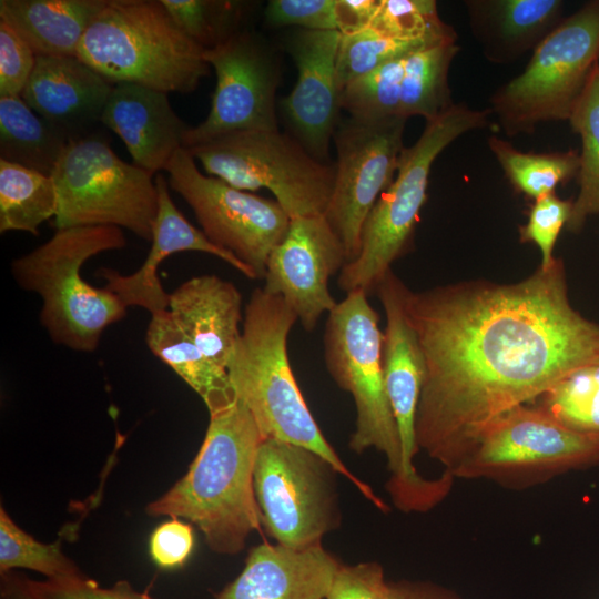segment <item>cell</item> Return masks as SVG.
I'll use <instances>...</instances> for the list:
<instances>
[{"label":"cell","mask_w":599,"mask_h":599,"mask_svg":"<svg viewBox=\"0 0 599 599\" xmlns=\"http://www.w3.org/2000/svg\"><path fill=\"white\" fill-rule=\"evenodd\" d=\"M488 146L512 187L534 199L555 193L558 185L578 175L579 154L567 152H521L506 140L491 135Z\"/></svg>","instance_id":"obj_31"},{"label":"cell","mask_w":599,"mask_h":599,"mask_svg":"<svg viewBox=\"0 0 599 599\" xmlns=\"http://www.w3.org/2000/svg\"><path fill=\"white\" fill-rule=\"evenodd\" d=\"M69 139L20 95L0 98V159L51 175Z\"/></svg>","instance_id":"obj_27"},{"label":"cell","mask_w":599,"mask_h":599,"mask_svg":"<svg viewBox=\"0 0 599 599\" xmlns=\"http://www.w3.org/2000/svg\"><path fill=\"white\" fill-rule=\"evenodd\" d=\"M599 55V1L564 19L534 50L525 70L490 98L507 135L568 121Z\"/></svg>","instance_id":"obj_9"},{"label":"cell","mask_w":599,"mask_h":599,"mask_svg":"<svg viewBox=\"0 0 599 599\" xmlns=\"http://www.w3.org/2000/svg\"><path fill=\"white\" fill-rule=\"evenodd\" d=\"M407 286L390 270L376 287L386 326L383 333V370L390 407L396 420L402 450V483L392 499L403 511H426L449 493L454 478L444 473L425 479L413 465L418 451L415 419L424 379V358L406 308Z\"/></svg>","instance_id":"obj_14"},{"label":"cell","mask_w":599,"mask_h":599,"mask_svg":"<svg viewBox=\"0 0 599 599\" xmlns=\"http://www.w3.org/2000/svg\"><path fill=\"white\" fill-rule=\"evenodd\" d=\"M339 565L322 544L303 549L262 544L215 599H325Z\"/></svg>","instance_id":"obj_22"},{"label":"cell","mask_w":599,"mask_h":599,"mask_svg":"<svg viewBox=\"0 0 599 599\" xmlns=\"http://www.w3.org/2000/svg\"><path fill=\"white\" fill-rule=\"evenodd\" d=\"M112 88L78 57L38 55L21 98L71 141L97 131Z\"/></svg>","instance_id":"obj_20"},{"label":"cell","mask_w":599,"mask_h":599,"mask_svg":"<svg viewBox=\"0 0 599 599\" xmlns=\"http://www.w3.org/2000/svg\"><path fill=\"white\" fill-rule=\"evenodd\" d=\"M459 50L456 42L443 43L405 57L399 118L408 120L418 115L427 122L438 118L454 104L448 73Z\"/></svg>","instance_id":"obj_28"},{"label":"cell","mask_w":599,"mask_h":599,"mask_svg":"<svg viewBox=\"0 0 599 599\" xmlns=\"http://www.w3.org/2000/svg\"><path fill=\"white\" fill-rule=\"evenodd\" d=\"M346 263L344 245L324 214L292 219L268 256L263 288L281 296L311 332L336 306L328 281Z\"/></svg>","instance_id":"obj_17"},{"label":"cell","mask_w":599,"mask_h":599,"mask_svg":"<svg viewBox=\"0 0 599 599\" xmlns=\"http://www.w3.org/2000/svg\"><path fill=\"white\" fill-rule=\"evenodd\" d=\"M405 57L388 61L351 82L341 93V108L351 118L359 120L399 118Z\"/></svg>","instance_id":"obj_35"},{"label":"cell","mask_w":599,"mask_h":599,"mask_svg":"<svg viewBox=\"0 0 599 599\" xmlns=\"http://www.w3.org/2000/svg\"><path fill=\"white\" fill-rule=\"evenodd\" d=\"M264 13L266 22L273 27L337 30L336 0H272Z\"/></svg>","instance_id":"obj_40"},{"label":"cell","mask_w":599,"mask_h":599,"mask_svg":"<svg viewBox=\"0 0 599 599\" xmlns=\"http://www.w3.org/2000/svg\"><path fill=\"white\" fill-rule=\"evenodd\" d=\"M405 308L425 368L417 446L449 473L501 415L599 363V323L572 306L561 258L515 283L407 287Z\"/></svg>","instance_id":"obj_1"},{"label":"cell","mask_w":599,"mask_h":599,"mask_svg":"<svg viewBox=\"0 0 599 599\" xmlns=\"http://www.w3.org/2000/svg\"><path fill=\"white\" fill-rule=\"evenodd\" d=\"M16 568L42 573L48 580H72L85 577L61 548L60 540L43 544L21 529L0 507V573Z\"/></svg>","instance_id":"obj_32"},{"label":"cell","mask_w":599,"mask_h":599,"mask_svg":"<svg viewBox=\"0 0 599 599\" xmlns=\"http://www.w3.org/2000/svg\"><path fill=\"white\" fill-rule=\"evenodd\" d=\"M204 59L215 71L216 85L207 116L185 133V149L234 132L278 130L280 67L257 34L245 29L204 50Z\"/></svg>","instance_id":"obj_16"},{"label":"cell","mask_w":599,"mask_h":599,"mask_svg":"<svg viewBox=\"0 0 599 599\" xmlns=\"http://www.w3.org/2000/svg\"><path fill=\"white\" fill-rule=\"evenodd\" d=\"M159 202L153 226L152 245L143 264L132 274L123 275L112 268H101L98 276L105 280V286L126 306H138L151 315L169 309L170 294L163 288L158 276L159 266L167 256L197 251L214 255L248 278L256 280L254 272L232 253L213 244L193 226L181 213L169 192V181L162 173L155 175Z\"/></svg>","instance_id":"obj_19"},{"label":"cell","mask_w":599,"mask_h":599,"mask_svg":"<svg viewBox=\"0 0 599 599\" xmlns=\"http://www.w3.org/2000/svg\"><path fill=\"white\" fill-rule=\"evenodd\" d=\"M35 61L37 55L30 45L0 20V98L21 97Z\"/></svg>","instance_id":"obj_39"},{"label":"cell","mask_w":599,"mask_h":599,"mask_svg":"<svg viewBox=\"0 0 599 599\" xmlns=\"http://www.w3.org/2000/svg\"><path fill=\"white\" fill-rule=\"evenodd\" d=\"M406 121L349 116L334 132L337 162L324 216L341 238L347 263L358 255L364 223L395 179Z\"/></svg>","instance_id":"obj_15"},{"label":"cell","mask_w":599,"mask_h":599,"mask_svg":"<svg viewBox=\"0 0 599 599\" xmlns=\"http://www.w3.org/2000/svg\"><path fill=\"white\" fill-rule=\"evenodd\" d=\"M101 124L120 136L135 165L153 175L184 148L189 129L166 92L128 82L113 84Z\"/></svg>","instance_id":"obj_21"},{"label":"cell","mask_w":599,"mask_h":599,"mask_svg":"<svg viewBox=\"0 0 599 599\" xmlns=\"http://www.w3.org/2000/svg\"><path fill=\"white\" fill-rule=\"evenodd\" d=\"M334 468L312 450L264 438L254 463L261 524L277 544L303 549L319 545L339 525Z\"/></svg>","instance_id":"obj_11"},{"label":"cell","mask_w":599,"mask_h":599,"mask_svg":"<svg viewBox=\"0 0 599 599\" xmlns=\"http://www.w3.org/2000/svg\"><path fill=\"white\" fill-rule=\"evenodd\" d=\"M367 295L352 291L327 314L324 358L333 380L353 396L356 406L349 448L356 454L375 448L385 455L392 496L403 477L400 440L385 387L379 316Z\"/></svg>","instance_id":"obj_7"},{"label":"cell","mask_w":599,"mask_h":599,"mask_svg":"<svg viewBox=\"0 0 599 599\" xmlns=\"http://www.w3.org/2000/svg\"><path fill=\"white\" fill-rule=\"evenodd\" d=\"M573 201L562 200L555 193L534 201L528 221L519 227L521 243H534L540 251V267H548L555 261L552 255L556 241L566 227Z\"/></svg>","instance_id":"obj_38"},{"label":"cell","mask_w":599,"mask_h":599,"mask_svg":"<svg viewBox=\"0 0 599 599\" xmlns=\"http://www.w3.org/2000/svg\"><path fill=\"white\" fill-rule=\"evenodd\" d=\"M297 315L278 295L256 287L226 372L235 396L250 410L264 438L307 448L346 477L379 509L385 504L344 465L314 419L293 375L287 338Z\"/></svg>","instance_id":"obj_3"},{"label":"cell","mask_w":599,"mask_h":599,"mask_svg":"<svg viewBox=\"0 0 599 599\" xmlns=\"http://www.w3.org/2000/svg\"><path fill=\"white\" fill-rule=\"evenodd\" d=\"M106 0H1L0 20L35 55L77 57L78 47Z\"/></svg>","instance_id":"obj_25"},{"label":"cell","mask_w":599,"mask_h":599,"mask_svg":"<svg viewBox=\"0 0 599 599\" xmlns=\"http://www.w3.org/2000/svg\"><path fill=\"white\" fill-rule=\"evenodd\" d=\"M490 109L454 103L427 121L418 140L404 148L396 176L379 196L362 231L358 255L341 270L337 284L346 294L376 290L392 264L412 244L420 210L427 200L430 170L436 158L457 138L488 123Z\"/></svg>","instance_id":"obj_6"},{"label":"cell","mask_w":599,"mask_h":599,"mask_svg":"<svg viewBox=\"0 0 599 599\" xmlns=\"http://www.w3.org/2000/svg\"><path fill=\"white\" fill-rule=\"evenodd\" d=\"M341 38L338 30L301 29L288 41L297 81L283 100L284 112L296 140L319 161L327 156L342 109L336 73Z\"/></svg>","instance_id":"obj_18"},{"label":"cell","mask_w":599,"mask_h":599,"mask_svg":"<svg viewBox=\"0 0 599 599\" xmlns=\"http://www.w3.org/2000/svg\"><path fill=\"white\" fill-rule=\"evenodd\" d=\"M125 245L123 231L116 226L67 227L12 261L17 284L42 298L39 319L54 344L94 352L104 329L125 317L128 307L114 293L81 276L89 258Z\"/></svg>","instance_id":"obj_4"},{"label":"cell","mask_w":599,"mask_h":599,"mask_svg":"<svg viewBox=\"0 0 599 599\" xmlns=\"http://www.w3.org/2000/svg\"><path fill=\"white\" fill-rule=\"evenodd\" d=\"M30 586L40 599H154L139 592L128 581H118L110 588L100 587L89 577L72 580L29 579Z\"/></svg>","instance_id":"obj_42"},{"label":"cell","mask_w":599,"mask_h":599,"mask_svg":"<svg viewBox=\"0 0 599 599\" xmlns=\"http://www.w3.org/2000/svg\"><path fill=\"white\" fill-rule=\"evenodd\" d=\"M582 372L599 388V363L582 367Z\"/></svg>","instance_id":"obj_47"},{"label":"cell","mask_w":599,"mask_h":599,"mask_svg":"<svg viewBox=\"0 0 599 599\" xmlns=\"http://www.w3.org/2000/svg\"><path fill=\"white\" fill-rule=\"evenodd\" d=\"M580 135L579 193L566 229L579 233L588 217L599 214V69L597 63L568 120Z\"/></svg>","instance_id":"obj_30"},{"label":"cell","mask_w":599,"mask_h":599,"mask_svg":"<svg viewBox=\"0 0 599 599\" xmlns=\"http://www.w3.org/2000/svg\"><path fill=\"white\" fill-rule=\"evenodd\" d=\"M169 312L200 349L226 369L241 335L237 287L216 275L194 276L170 294Z\"/></svg>","instance_id":"obj_23"},{"label":"cell","mask_w":599,"mask_h":599,"mask_svg":"<svg viewBox=\"0 0 599 599\" xmlns=\"http://www.w3.org/2000/svg\"><path fill=\"white\" fill-rule=\"evenodd\" d=\"M51 176L57 230L108 225L152 240L159 202L154 175L121 160L102 132L69 141Z\"/></svg>","instance_id":"obj_8"},{"label":"cell","mask_w":599,"mask_h":599,"mask_svg":"<svg viewBox=\"0 0 599 599\" xmlns=\"http://www.w3.org/2000/svg\"><path fill=\"white\" fill-rule=\"evenodd\" d=\"M537 407L577 432L599 435V388L582 367L544 393Z\"/></svg>","instance_id":"obj_37"},{"label":"cell","mask_w":599,"mask_h":599,"mask_svg":"<svg viewBox=\"0 0 599 599\" xmlns=\"http://www.w3.org/2000/svg\"><path fill=\"white\" fill-rule=\"evenodd\" d=\"M599 464V435L577 432L527 404L493 422L451 473L459 478H539Z\"/></svg>","instance_id":"obj_12"},{"label":"cell","mask_w":599,"mask_h":599,"mask_svg":"<svg viewBox=\"0 0 599 599\" xmlns=\"http://www.w3.org/2000/svg\"><path fill=\"white\" fill-rule=\"evenodd\" d=\"M193 547V528L180 518H171L159 525L149 540L150 556L163 569L182 567L190 558Z\"/></svg>","instance_id":"obj_43"},{"label":"cell","mask_w":599,"mask_h":599,"mask_svg":"<svg viewBox=\"0 0 599 599\" xmlns=\"http://www.w3.org/2000/svg\"><path fill=\"white\" fill-rule=\"evenodd\" d=\"M390 599H461L451 591L426 582H389Z\"/></svg>","instance_id":"obj_45"},{"label":"cell","mask_w":599,"mask_h":599,"mask_svg":"<svg viewBox=\"0 0 599 599\" xmlns=\"http://www.w3.org/2000/svg\"><path fill=\"white\" fill-rule=\"evenodd\" d=\"M186 150L210 176L246 192L271 191L291 220L324 214L329 202L335 165L280 130L234 132Z\"/></svg>","instance_id":"obj_10"},{"label":"cell","mask_w":599,"mask_h":599,"mask_svg":"<svg viewBox=\"0 0 599 599\" xmlns=\"http://www.w3.org/2000/svg\"><path fill=\"white\" fill-rule=\"evenodd\" d=\"M165 172L169 186L191 206L205 236L246 264L256 280L264 278L268 256L290 226L283 207L203 174L185 148L174 154Z\"/></svg>","instance_id":"obj_13"},{"label":"cell","mask_w":599,"mask_h":599,"mask_svg":"<svg viewBox=\"0 0 599 599\" xmlns=\"http://www.w3.org/2000/svg\"><path fill=\"white\" fill-rule=\"evenodd\" d=\"M386 35L427 40L435 43L456 42V32L445 23L434 0H380L370 24Z\"/></svg>","instance_id":"obj_36"},{"label":"cell","mask_w":599,"mask_h":599,"mask_svg":"<svg viewBox=\"0 0 599 599\" xmlns=\"http://www.w3.org/2000/svg\"><path fill=\"white\" fill-rule=\"evenodd\" d=\"M325 599H390L389 582L377 562L339 565Z\"/></svg>","instance_id":"obj_41"},{"label":"cell","mask_w":599,"mask_h":599,"mask_svg":"<svg viewBox=\"0 0 599 599\" xmlns=\"http://www.w3.org/2000/svg\"><path fill=\"white\" fill-rule=\"evenodd\" d=\"M469 24L487 60L509 63L564 20L560 0H469Z\"/></svg>","instance_id":"obj_24"},{"label":"cell","mask_w":599,"mask_h":599,"mask_svg":"<svg viewBox=\"0 0 599 599\" xmlns=\"http://www.w3.org/2000/svg\"><path fill=\"white\" fill-rule=\"evenodd\" d=\"M263 439L250 410L237 398L211 414L204 440L189 470L148 504L145 512L190 521L217 554L240 552L250 534L261 526L253 477Z\"/></svg>","instance_id":"obj_2"},{"label":"cell","mask_w":599,"mask_h":599,"mask_svg":"<svg viewBox=\"0 0 599 599\" xmlns=\"http://www.w3.org/2000/svg\"><path fill=\"white\" fill-rule=\"evenodd\" d=\"M58 191L51 175L0 159V233L22 231L39 235L40 225L54 219Z\"/></svg>","instance_id":"obj_29"},{"label":"cell","mask_w":599,"mask_h":599,"mask_svg":"<svg viewBox=\"0 0 599 599\" xmlns=\"http://www.w3.org/2000/svg\"><path fill=\"white\" fill-rule=\"evenodd\" d=\"M181 30L204 50L245 30L247 2L230 0H161Z\"/></svg>","instance_id":"obj_33"},{"label":"cell","mask_w":599,"mask_h":599,"mask_svg":"<svg viewBox=\"0 0 599 599\" xmlns=\"http://www.w3.org/2000/svg\"><path fill=\"white\" fill-rule=\"evenodd\" d=\"M1 599H40L32 590L29 579L11 571L1 575Z\"/></svg>","instance_id":"obj_46"},{"label":"cell","mask_w":599,"mask_h":599,"mask_svg":"<svg viewBox=\"0 0 599 599\" xmlns=\"http://www.w3.org/2000/svg\"><path fill=\"white\" fill-rule=\"evenodd\" d=\"M597 67H598V69H599V55H598V60H597Z\"/></svg>","instance_id":"obj_48"},{"label":"cell","mask_w":599,"mask_h":599,"mask_svg":"<svg viewBox=\"0 0 599 599\" xmlns=\"http://www.w3.org/2000/svg\"><path fill=\"white\" fill-rule=\"evenodd\" d=\"M77 57L110 83L191 93L210 73L204 49L176 24L161 0H106Z\"/></svg>","instance_id":"obj_5"},{"label":"cell","mask_w":599,"mask_h":599,"mask_svg":"<svg viewBox=\"0 0 599 599\" xmlns=\"http://www.w3.org/2000/svg\"><path fill=\"white\" fill-rule=\"evenodd\" d=\"M145 341L151 353L203 399L210 415L236 400L226 369L200 349L175 323L169 309L151 315Z\"/></svg>","instance_id":"obj_26"},{"label":"cell","mask_w":599,"mask_h":599,"mask_svg":"<svg viewBox=\"0 0 599 599\" xmlns=\"http://www.w3.org/2000/svg\"><path fill=\"white\" fill-rule=\"evenodd\" d=\"M437 44L443 43L390 37L372 28L342 35L336 63L339 91L388 61Z\"/></svg>","instance_id":"obj_34"},{"label":"cell","mask_w":599,"mask_h":599,"mask_svg":"<svg viewBox=\"0 0 599 599\" xmlns=\"http://www.w3.org/2000/svg\"><path fill=\"white\" fill-rule=\"evenodd\" d=\"M379 6L380 0H336L337 30L349 35L369 28Z\"/></svg>","instance_id":"obj_44"}]
</instances>
